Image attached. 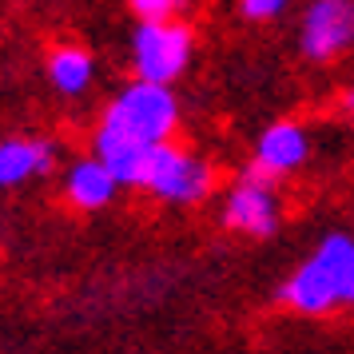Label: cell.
Wrapping results in <instances>:
<instances>
[{"mask_svg": "<svg viewBox=\"0 0 354 354\" xmlns=\"http://www.w3.org/2000/svg\"><path fill=\"white\" fill-rule=\"evenodd\" d=\"M179 124V104L167 84L136 80L104 108L92 151L112 167L120 187H147V167L156 147L171 140Z\"/></svg>", "mask_w": 354, "mask_h": 354, "instance_id": "1", "label": "cell"}, {"mask_svg": "<svg viewBox=\"0 0 354 354\" xmlns=\"http://www.w3.org/2000/svg\"><path fill=\"white\" fill-rule=\"evenodd\" d=\"M354 290V239L351 235H326L319 251L299 271H290L279 299L299 315H326L335 306H351Z\"/></svg>", "mask_w": 354, "mask_h": 354, "instance_id": "2", "label": "cell"}, {"mask_svg": "<svg viewBox=\"0 0 354 354\" xmlns=\"http://www.w3.org/2000/svg\"><path fill=\"white\" fill-rule=\"evenodd\" d=\"M195 52V36L183 20H140L131 36V68L136 80L147 84H171L187 72Z\"/></svg>", "mask_w": 354, "mask_h": 354, "instance_id": "3", "label": "cell"}, {"mask_svg": "<svg viewBox=\"0 0 354 354\" xmlns=\"http://www.w3.org/2000/svg\"><path fill=\"white\" fill-rule=\"evenodd\" d=\"M215 187V171L211 163H203L199 156H192L187 147H176L171 140L156 147L151 167H147V192L163 199V203H199L207 199Z\"/></svg>", "mask_w": 354, "mask_h": 354, "instance_id": "4", "label": "cell"}, {"mask_svg": "<svg viewBox=\"0 0 354 354\" xmlns=\"http://www.w3.org/2000/svg\"><path fill=\"white\" fill-rule=\"evenodd\" d=\"M299 48L306 60L326 64L354 48V0H310L303 12Z\"/></svg>", "mask_w": 354, "mask_h": 354, "instance_id": "5", "label": "cell"}, {"mask_svg": "<svg viewBox=\"0 0 354 354\" xmlns=\"http://www.w3.org/2000/svg\"><path fill=\"white\" fill-rule=\"evenodd\" d=\"M223 223L239 235L251 239H267L279 231V199H274V183L255 176L251 167L239 176V183L227 192L223 199Z\"/></svg>", "mask_w": 354, "mask_h": 354, "instance_id": "6", "label": "cell"}, {"mask_svg": "<svg viewBox=\"0 0 354 354\" xmlns=\"http://www.w3.org/2000/svg\"><path fill=\"white\" fill-rule=\"evenodd\" d=\"M306 156H310L306 131L299 128V124H290V120H279V124H271V128L255 140V160H251V167L279 183V179L290 176L295 167H303Z\"/></svg>", "mask_w": 354, "mask_h": 354, "instance_id": "7", "label": "cell"}, {"mask_svg": "<svg viewBox=\"0 0 354 354\" xmlns=\"http://www.w3.org/2000/svg\"><path fill=\"white\" fill-rule=\"evenodd\" d=\"M56 163V144L52 140H28L12 136L0 144V187H20L36 176H48Z\"/></svg>", "mask_w": 354, "mask_h": 354, "instance_id": "8", "label": "cell"}, {"mask_svg": "<svg viewBox=\"0 0 354 354\" xmlns=\"http://www.w3.org/2000/svg\"><path fill=\"white\" fill-rule=\"evenodd\" d=\"M115 187H120V179L112 176V167L100 160V156H92V160H76L72 167H68L64 176V195L72 207L80 211H100L112 203Z\"/></svg>", "mask_w": 354, "mask_h": 354, "instance_id": "9", "label": "cell"}, {"mask_svg": "<svg viewBox=\"0 0 354 354\" xmlns=\"http://www.w3.org/2000/svg\"><path fill=\"white\" fill-rule=\"evenodd\" d=\"M92 76H96L92 52L76 48V44H60V48L48 52V80L60 96H80V92H88Z\"/></svg>", "mask_w": 354, "mask_h": 354, "instance_id": "10", "label": "cell"}, {"mask_svg": "<svg viewBox=\"0 0 354 354\" xmlns=\"http://www.w3.org/2000/svg\"><path fill=\"white\" fill-rule=\"evenodd\" d=\"M128 4L140 20H176V12L183 8V0H128Z\"/></svg>", "mask_w": 354, "mask_h": 354, "instance_id": "11", "label": "cell"}, {"mask_svg": "<svg viewBox=\"0 0 354 354\" xmlns=\"http://www.w3.org/2000/svg\"><path fill=\"white\" fill-rule=\"evenodd\" d=\"M290 0H239V12L247 20H274L287 12Z\"/></svg>", "mask_w": 354, "mask_h": 354, "instance_id": "12", "label": "cell"}, {"mask_svg": "<svg viewBox=\"0 0 354 354\" xmlns=\"http://www.w3.org/2000/svg\"><path fill=\"white\" fill-rule=\"evenodd\" d=\"M342 112L354 115V88H346V92H342Z\"/></svg>", "mask_w": 354, "mask_h": 354, "instance_id": "13", "label": "cell"}, {"mask_svg": "<svg viewBox=\"0 0 354 354\" xmlns=\"http://www.w3.org/2000/svg\"><path fill=\"white\" fill-rule=\"evenodd\" d=\"M351 306H354V290H351Z\"/></svg>", "mask_w": 354, "mask_h": 354, "instance_id": "14", "label": "cell"}]
</instances>
